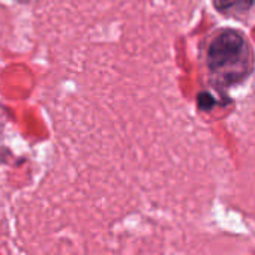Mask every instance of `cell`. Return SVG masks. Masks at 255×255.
I'll return each mask as SVG.
<instances>
[{
  "mask_svg": "<svg viewBox=\"0 0 255 255\" xmlns=\"http://www.w3.org/2000/svg\"><path fill=\"white\" fill-rule=\"evenodd\" d=\"M206 66L216 87H231L252 72L254 53L246 38L233 29L218 30L206 45Z\"/></svg>",
  "mask_w": 255,
  "mask_h": 255,
  "instance_id": "6da1fadb",
  "label": "cell"
},
{
  "mask_svg": "<svg viewBox=\"0 0 255 255\" xmlns=\"http://www.w3.org/2000/svg\"><path fill=\"white\" fill-rule=\"evenodd\" d=\"M255 0H213L215 8L225 15H242L246 14Z\"/></svg>",
  "mask_w": 255,
  "mask_h": 255,
  "instance_id": "7a4b0ae2",
  "label": "cell"
}]
</instances>
